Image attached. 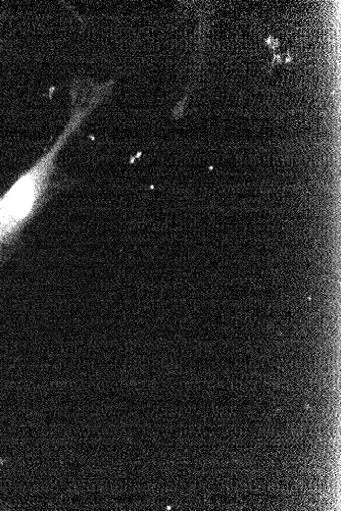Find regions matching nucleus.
Returning a JSON list of instances; mask_svg holds the SVG:
<instances>
[{
	"instance_id": "nucleus-1",
	"label": "nucleus",
	"mask_w": 341,
	"mask_h": 511,
	"mask_svg": "<svg viewBox=\"0 0 341 511\" xmlns=\"http://www.w3.org/2000/svg\"><path fill=\"white\" fill-rule=\"evenodd\" d=\"M113 84L112 80H75L70 90V116L57 139L0 196V266L15 252L21 233L48 201L52 190L58 188L54 176L63 148L110 95Z\"/></svg>"
},
{
	"instance_id": "nucleus-2",
	"label": "nucleus",
	"mask_w": 341,
	"mask_h": 511,
	"mask_svg": "<svg viewBox=\"0 0 341 511\" xmlns=\"http://www.w3.org/2000/svg\"><path fill=\"white\" fill-rule=\"evenodd\" d=\"M266 43L268 46H270L273 50H276L278 47H279V39H275L272 35H270L267 39H266Z\"/></svg>"
},
{
	"instance_id": "nucleus-3",
	"label": "nucleus",
	"mask_w": 341,
	"mask_h": 511,
	"mask_svg": "<svg viewBox=\"0 0 341 511\" xmlns=\"http://www.w3.org/2000/svg\"><path fill=\"white\" fill-rule=\"evenodd\" d=\"M275 62H278L280 63L281 62V55L280 54H277V53H274V60H273V66Z\"/></svg>"
},
{
	"instance_id": "nucleus-4",
	"label": "nucleus",
	"mask_w": 341,
	"mask_h": 511,
	"mask_svg": "<svg viewBox=\"0 0 341 511\" xmlns=\"http://www.w3.org/2000/svg\"><path fill=\"white\" fill-rule=\"evenodd\" d=\"M293 61V57L290 55V52L287 51V56H286V59H285V62L286 63H290Z\"/></svg>"
}]
</instances>
